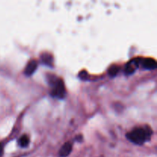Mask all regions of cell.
<instances>
[{
	"label": "cell",
	"mask_w": 157,
	"mask_h": 157,
	"mask_svg": "<svg viewBox=\"0 0 157 157\" xmlns=\"http://www.w3.org/2000/svg\"><path fill=\"white\" fill-rule=\"evenodd\" d=\"M140 58H136V59L132 60V61H130V62H128L126 64L125 68H124V72H125L126 75H130L134 73L136 68L139 67V64L140 63Z\"/></svg>",
	"instance_id": "cell-3"
},
{
	"label": "cell",
	"mask_w": 157,
	"mask_h": 157,
	"mask_svg": "<svg viewBox=\"0 0 157 157\" xmlns=\"http://www.w3.org/2000/svg\"><path fill=\"white\" fill-rule=\"evenodd\" d=\"M47 81L51 87V96L52 98L63 99L66 94L64 81L55 75H48Z\"/></svg>",
	"instance_id": "cell-2"
},
{
	"label": "cell",
	"mask_w": 157,
	"mask_h": 157,
	"mask_svg": "<svg viewBox=\"0 0 157 157\" xmlns=\"http://www.w3.org/2000/svg\"><path fill=\"white\" fill-rule=\"evenodd\" d=\"M153 134V130L148 126L136 127L127 133V139L136 145H143L149 141Z\"/></svg>",
	"instance_id": "cell-1"
},
{
	"label": "cell",
	"mask_w": 157,
	"mask_h": 157,
	"mask_svg": "<svg viewBox=\"0 0 157 157\" xmlns=\"http://www.w3.org/2000/svg\"><path fill=\"white\" fill-rule=\"evenodd\" d=\"M3 155V144L0 143V157L2 156Z\"/></svg>",
	"instance_id": "cell-11"
},
{
	"label": "cell",
	"mask_w": 157,
	"mask_h": 157,
	"mask_svg": "<svg viewBox=\"0 0 157 157\" xmlns=\"http://www.w3.org/2000/svg\"><path fill=\"white\" fill-rule=\"evenodd\" d=\"M140 64L146 70H155L156 68V62L153 58H141Z\"/></svg>",
	"instance_id": "cell-4"
},
{
	"label": "cell",
	"mask_w": 157,
	"mask_h": 157,
	"mask_svg": "<svg viewBox=\"0 0 157 157\" xmlns=\"http://www.w3.org/2000/svg\"><path fill=\"white\" fill-rule=\"evenodd\" d=\"M119 67L117 65H113L109 68L108 70V75H110L111 78H113V77L117 76V73L119 72Z\"/></svg>",
	"instance_id": "cell-9"
},
{
	"label": "cell",
	"mask_w": 157,
	"mask_h": 157,
	"mask_svg": "<svg viewBox=\"0 0 157 157\" xmlns=\"http://www.w3.org/2000/svg\"><path fill=\"white\" fill-rule=\"evenodd\" d=\"M37 67H38V62H37V61L31 60L28 63L27 65L25 66V68L24 70V74L26 76H32L35 73V71L37 70Z\"/></svg>",
	"instance_id": "cell-5"
},
{
	"label": "cell",
	"mask_w": 157,
	"mask_h": 157,
	"mask_svg": "<svg viewBox=\"0 0 157 157\" xmlns=\"http://www.w3.org/2000/svg\"><path fill=\"white\" fill-rule=\"evenodd\" d=\"M87 76H88V74L87 73L86 71H82L81 72H80L79 74V78L82 80H86L87 78Z\"/></svg>",
	"instance_id": "cell-10"
},
{
	"label": "cell",
	"mask_w": 157,
	"mask_h": 157,
	"mask_svg": "<svg viewBox=\"0 0 157 157\" xmlns=\"http://www.w3.org/2000/svg\"><path fill=\"white\" fill-rule=\"evenodd\" d=\"M40 58L41 60V63L44 64V65L50 66L52 67L53 66V57L52 55L48 53H44L40 56Z\"/></svg>",
	"instance_id": "cell-7"
},
{
	"label": "cell",
	"mask_w": 157,
	"mask_h": 157,
	"mask_svg": "<svg viewBox=\"0 0 157 157\" xmlns=\"http://www.w3.org/2000/svg\"><path fill=\"white\" fill-rule=\"evenodd\" d=\"M72 151V144L71 142H67L61 147L59 150L60 157H67Z\"/></svg>",
	"instance_id": "cell-6"
},
{
	"label": "cell",
	"mask_w": 157,
	"mask_h": 157,
	"mask_svg": "<svg viewBox=\"0 0 157 157\" xmlns=\"http://www.w3.org/2000/svg\"><path fill=\"white\" fill-rule=\"evenodd\" d=\"M29 144V139L26 135H24V136H21L20 139L18 140V145L21 147H27Z\"/></svg>",
	"instance_id": "cell-8"
}]
</instances>
